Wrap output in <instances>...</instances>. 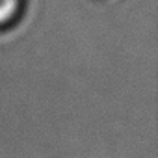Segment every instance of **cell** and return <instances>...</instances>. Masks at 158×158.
<instances>
[{
	"mask_svg": "<svg viewBox=\"0 0 158 158\" xmlns=\"http://www.w3.org/2000/svg\"><path fill=\"white\" fill-rule=\"evenodd\" d=\"M24 8V0H0V28L13 24Z\"/></svg>",
	"mask_w": 158,
	"mask_h": 158,
	"instance_id": "1",
	"label": "cell"
}]
</instances>
